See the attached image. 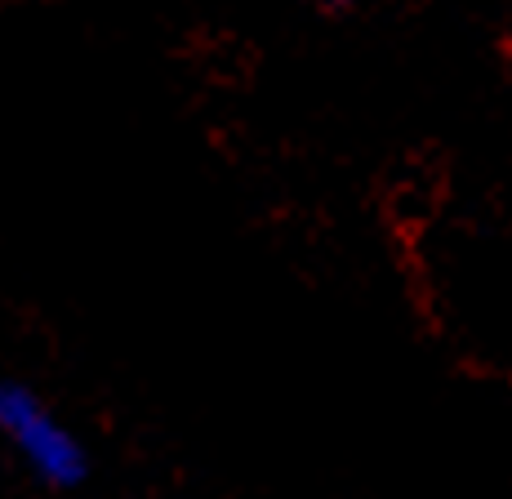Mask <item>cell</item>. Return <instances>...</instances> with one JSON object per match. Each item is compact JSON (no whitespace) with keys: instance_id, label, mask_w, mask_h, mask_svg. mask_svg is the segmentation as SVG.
Masks as SVG:
<instances>
[{"instance_id":"cell-1","label":"cell","mask_w":512,"mask_h":499,"mask_svg":"<svg viewBox=\"0 0 512 499\" xmlns=\"http://www.w3.org/2000/svg\"><path fill=\"white\" fill-rule=\"evenodd\" d=\"M0 428L9 433V442L18 446V455L27 459L36 477L45 486H67L85 482L90 473V459H85V446L58 424L54 415L45 410V401L23 384H5L0 388Z\"/></svg>"},{"instance_id":"cell-2","label":"cell","mask_w":512,"mask_h":499,"mask_svg":"<svg viewBox=\"0 0 512 499\" xmlns=\"http://www.w3.org/2000/svg\"><path fill=\"white\" fill-rule=\"evenodd\" d=\"M330 5H352V0H330Z\"/></svg>"}]
</instances>
